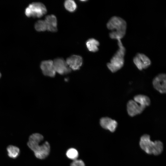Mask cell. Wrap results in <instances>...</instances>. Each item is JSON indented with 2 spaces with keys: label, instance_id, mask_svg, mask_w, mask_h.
Returning <instances> with one entry per match:
<instances>
[{
  "label": "cell",
  "instance_id": "cell-1",
  "mask_svg": "<svg viewBox=\"0 0 166 166\" xmlns=\"http://www.w3.org/2000/svg\"><path fill=\"white\" fill-rule=\"evenodd\" d=\"M107 27L111 32L110 37L112 39H121L126 34V22L122 18L117 16L112 17L107 24Z\"/></svg>",
  "mask_w": 166,
  "mask_h": 166
},
{
  "label": "cell",
  "instance_id": "cell-2",
  "mask_svg": "<svg viewBox=\"0 0 166 166\" xmlns=\"http://www.w3.org/2000/svg\"><path fill=\"white\" fill-rule=\"evenodd\" d=\"M139 144L141 148L148 154L158 155L163 150L162 142L160 140L151 141L149 135L147 134L141 136Z\"/></svg>",
  "mask_w": 166,
  "mask_h": 166
},
{
  "label": "cell",
  "instance_id": "cell-3",
  "mask_svg": "<svg viewBox=\"0 0 166 166\" xmlns=\"http://www.w3.org/2000/svg\"><path fill=\"white\" fill-rule=\"evenodd\" d=\"M117 40L119 48L111 58L110 62L107 64L108 68L113 73L121 69L124 64L125 49L123 46L121 40Z\"/></svg>",
  "mask_w": 166,
  "mask_h": 166
},
{
  "label": "cell",
  "instance_id": "cell-4",
  "mask_svg": "<svg viewBox=\"0 0 166 166\" xmlns=\"http://www.w3.org/2000/svg\"><path fill=\"white\" fill-rule=\"evenodd\" d=\"M47 10L45 5L41 2H33L26 8L25 14L28 17L40 18L45 14Z\"/></svg>",
  "mask_w": 166,
  "mask_h": 166
},
{
  "label": "cell",
  "instance_id": "cell-5",
  "mask_svg": "<svg viewBox=\"0 0 166 166\" xmlns=\"http://www.w3.org/2000/svg\"><path fill=\"white\" fill-rule=\"evenodd\" d=\"M133 62L140 70L146 69L151 65L150 59L146 55L142 53H138L134 57Z\"/></svg>",
  "mask_w": 166,
  "mask_h": 166
},
{
  "label": "cell",
  "instance_id": "cell-6",
  "mask_svg": "<svg viewBox=\"0 0 166 166\" xmlns=\"http://www.w3.org/2000/svg\"><path fill=\"white\" fill-rule=\"evenodd\" d=\"M152 83L154 89L160 93H166V75L165 73H160L156 76L153 78Z\"/></svg>",
  "mask_w": 166,
  "mask_h": 166
},
{
  "label": "cell",
  "instance_id": "cell-7",
  "mask_svg": "<svg viewBox=\"0 0 166 166\" xmlns=\"http://www.w3.org/2000/svg\"><path fill=\"white\" fill-rule=\"evenodd\" d=\"M146 108L132 100L128 101L127 104V113L131 117L141 113Z\"/></svg>",
  "mask_w": 166,
  "mask_h": 166
},
{
  "label": "cell",
  "instance_id": "cell-8",
  "mask_svg": "<svg viewBox=\"0 0 166 166\" xmlns=\"http://www.w3.org/2000/svg\"><path fill=\"white\" fill-rule=\"evenodd\" d=\"M53 61L54 67L56 72L61 75L69 73L71 69L66 62L63 58H58L55 59Z\"/></svg>",
  "mask_w": 166,
  "mask_h": 166
},
{
  "label": "cell",
  "instance_id": "cell-9",
  "mask_svg": "<svg viewBox=\"0 0 166 166\" xmlns=\"http://www.w3.org/2000/svg\"><path fill=\"white\" fill-rule=\"evenodd\" d=\"M50 146L49 143L45 142L41 145H38L33 151L35 156L39 159H43L49 154Z\"/></svg>",
  "mask_w": 166,
  "mask_h": 166
},
{
  "label": "cell",
  "instance_id": "cell-10",
  "mask_svg": "<svg viewBox=\"0 0 166 166\" xmlns=\"http://www.w3.org/2000/svg\"><path fill=\"white\" fill-rule=\"evenodd\" d=\"M40 68L44 75L50 77L55 76L56 72L52 61L48 60L42 61L41 63Z\"/></svg>",
  "mask_w": 166,
  "mask_h": 166
},
{
  "label": "cell",
  "instance_id": "cell-11",
  "mask_svg": "<svg viewBox=\"0 0 166 166\" xmlns=\"http://www.w3.org/2000/svg\"><path fill=\"white\" fill-rule=\"evenodd\" d=\"M100 123L103 128L108 130L111 132L115 131L117 125V123L116 121L108 117L101 118Z\"/></svg>",
  "mask_w": 166,
  "mask_h": 166
},
{
  "label": "cell",
  "instance_id": "cell-12",
  "mask_svg": "<svg viewBox=\"0 0 166 166\" xmlns=\"http://www.w3.org/2000/svg\"><path fill=\"white\" fill-rule=\"evenodd\" d=\"M66 61L71 70H76L81 66L83 59L80 56L73 55L68 58Z\"/></svg>",
  "mask_w": 166,
  "mask_h": 166
},
{
  "label": "cell",
  "instance_id": "cell-13",
  "mask_svg": "<svg viewBox=\"0 0 166 166\" xmlns=\"http://www.w3.org/2000/svg\"><path fill=\"white\" fill-rule=\"evenodd\" d=\"M43 140V137L41 134L38 133L33 134L29 137L27 145L33 151Z\"/></svg>",
  "mask_w": 166,
  "mask_h": 166
},
{
  "label": "cell",
  "instance_id": "cell-14",
  "mask_svg": "<svg viewBox=\"0 0 166 166\" xmlns=\"http://www.w3.org/2000/svg\"><path fill=\"white\" fill-rule=\"evenodd\" d=\"M45 21L46 24L47 30L52 32L57 31V20L55 15H50L47 16Z\"/></svg>",
  "mask_w": 166,
  "mask_h": 166
},
{
  "label": "cell",
  "instance_id": "cell-15",
  "mask_svg": "<svg viewBox=\"0 0 166 166\" xmlns=\"http://www.w3.org/2000/svg\"><path fill=\"white\" fill-rule=\"evenodd\" d=\"M133 99L136 102L146 107L149 106L151 103L149 98L143 94L137 95L134 97Z\"/></svg>",
  "mask_w": 166,
  "mask_h": 166
},
{
  "label": "cell",
  "instance_id": "cell-16",
  "mask_svg": "<svg viewBox=\"0 0 166 166\" xmlns=\"http://www.w3.org/2000/svg\"><path fill=\"white\" fill-rule=\"evenodd\" d=\"M99 42L97 40L92 38L88 40L86 43V47L90 51L95 52L98 50L99 45Z\"/></svg>",
  "mask_w": 166,
  "mask_h": 166
},
{
  "label": "cell",
  "instance_id": "cell-17",
  "mask_svg": "<svg viewBox=\"0 0 166 166\" xmlns=\"http://www.w3.org/2000/svg\"><path fill=\"white\" fill-rule=\"evenodd\" d=\"M8 156L13 159L17 158L20 153V149L16 146L10 145L7 148Z\"/></svg>",
  "mask_w": 166,
  "mask_h": 166
},
{
  "label": "cell",
  "instance_id": "cell-18",
  "mask_svg": "<svg viewBox=\"0 0 166 166\" xmlns=\"http://www.w3.org/2000/svg\"><path fill=\"white\" fill-rule=\"evenodd\" d=\"M64 5L65 9L71 12H74L77 8L75 2L72 0H67L65 1Z\"/></svg>",
  "mask_w": 166,
  "mask_h": 166
},
{
  "label": "cell",
  "instance_id": "cell-19",
  "mask_svg": "<svg viewBox=\"0 0 166 166\" xmlns=\"http://www.w3.org/2000/svg\"><path fill=\"white\" fill-rule=\"evenodd\" d=\"M34 27L36 30L39 32L44 31L47 30L46 22L43 20H39L37 22Z\"/></svg>",
  "mask_w": 166,
  "mask_h": 166
},
{
  "label": "cell",
  "instance_id": "cell-20",
  "mask_svg": "<svg viewBox=\"0 0 166 166\" xmlns=\"http://www.w3.org/2000/svg\"><path fill=\"white\" fill-rule=\"evenodd\" d=\"M66 155L69 159L74 160L77 158L78 154L77 151L76 149L70 148L67 151Z\"/></svg>",
  "mask_w": 166,
  "mask_h": 166
},
{
  "label": "cell",
  "instance_id": "cell-21",
  "mask_svg": "<svg viewBox=\"0 0 166 166\" xmlns=\"http://www.w3.org/2000/svg\"><path fill=\"white\" fill-rule=\"evenodd\" d=\"M70 166H85L83 161L80 160H75L71 164Z\"/></svg>",
  "mask_w": 166,
  "mask_h": 166
},
{
  "label": "cell",
  "instance_id": "cell-22",
  "mask_svg": "<svg viewBox=\"0 0 166 166\" xmlns=\"http://www.w3.org/2000/svg\"><path fill=\"white\" fill-rule=\"evenodd\" d=\"M1 73L0 72V78L1 77Z\"/></svg>",
  "mask_w": 166,
  "mask_h": 166
}]
</instances>
